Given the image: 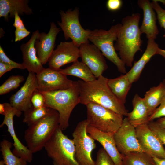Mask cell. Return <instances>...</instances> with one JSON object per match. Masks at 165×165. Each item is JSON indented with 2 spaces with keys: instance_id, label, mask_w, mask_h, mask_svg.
<instances>
[{
  "instance_id": "30bf717a",
  "label": "cell",
  "mask_w": 165,
  "mask_h": 165,
  "mask_svg": "<svg viewBox=\"0 0 165 165\" xmlns=\"http://www.w3.org/2000/svg\"><path fill=\"white\" fill-rule=\"evenodd\" d=\"M37 89L40 91L49 92L68 89L74 81L68 79L59 71L49 68H44L36 74Z\"/></svg>"
},
{
  "instance_id": "bcb514c9",
  "label": "cell",
  "mask_w": 165,
  "mask_h": 165,
  "mask_svg": "<svg viewBox=\"0 0 165 165\" xmlns=\"http://www.w3.org/2000/svg\"><path fill=\"white\" fill-rule=\"evenodd\" d=\"M0 165H6L3 160L0 161Z\"/></svg>"
},
{
  "instance_id": "5b68a950",
  "label": "cell",
  "mask_w": 165,
  "mask_h": 165,
  "mask_svg": "<svg viewBox=\"0 0 165 165\" xmlns=\"http://www.w3.org/2000/svg\"><path fill=\"white\" fill-rule=\"evenodd\" d=\"M58 127L44 148L53 165H79L75 158L73 139L69 138Z\"/></svg>"
},
{
  "instance_id": "b9f144b4",
  "label": "cell",
  "mask_w": 165,
  "mask_h": 165,
  "mask_svg": "<svg viewBox=\"0 0 165 165\" xmlns=\"http://www.w3.org/2000/svg\"><path fill=\"white\" fill-rule=\"evenodd\" d=\"M156 165H165V159H161L153 157Z\"/></svg>"
},
{
  "instance_id": "7bdbcfd3",
  "label": "cell",
  "mask_w": 165,
  "mask_h": 165,
  "mask_svg": "<svg viewBox=\"0 0 165 165\" xmlns=\"http://www.w3.org/2000/svg\"><path fill=\"white\" fill-rule=\"evenodd\" d=\"M157 54L160 55L165 58V50L159 48L158 50Z\"/></svg>"
},
{
  "instance_id": "83f0119b",
  "label": "cell",
  "mask_w": 165,
  "mask_h": 165,
  "mask_svg": "<svg viewBox=\"0 0 165 165\" xmlns=\"http://www.w3.org/2000/svg\"><path fill=\"white\" fill-rule=\"evenodd\" d=\"M13 144L6 139L0 143V151L6 165H27V162L15 156L11 150Z\"/></svg>"
},
{
  "instance_id": "7a4b0ae2",
  "label": "cell",
  "mask_w": 165,
  "mask_h": 165,
  "mask_svg": "<svg viewBox=\"0 0 165 165\" xmlns=\"http://www.w3.org/2000/svg\"><path fill=\"white\" fill-rule=\"evenodd\" d=\"M141 15L133 13L123 18L117 39L114 45L116 50L119 52V57L125 65L132 66L135 53L142 51L141 34L139 27Z\"/></svg>"
},
{
  "instance_id": "9c48e42d",
  "label": "cell",
  "mask_w": 165,
  "mask_h": 165,
  "mask_svg": "<svg viewBox=\"0 0 165 165\" xmlns=\"http://www.w3.org/2000/svg\"><path fill=\"white\" fill-rule=\"evenodd\" d=\"M61 21H57L63 31L65 39L69 38L79 47L82 44L89 42V29H85L81 26L79 19V9L75 7L72 10L60 12Z\"/></svg>"
},
{
  "instance_id": "6da1fadb",
  "label": "cell",
  "mask_w": 165,
  "mask_h": 165,
  "mask_svg": "<svg viewBox=\"0 0 165 165\" xmlns=\"http://www.w3.org/2000/svg\"><path fill=\"white\" fill-rule=\"evenodd\" d=\"M108 79L102 75L92 81H78L79 91V103H90L100 105L117 113L127 116L128 111L124 104L115 96L108 85Z\"/></svg>"
},
{
  "instance_id": "7c38bea8",
  "label": "cell",
  "mask_w": 165,
  "mask_h": 165,
  "mask_svg": "<svg viewBox=\"0 0 165 165\" xmlns=\"http://www.w3.org/2000/svg\"><path fill=\"white\" fill-rule=\"evenodd\" d=\"M5 112L4 120L0 125V127L6 125L8 131L12 137L14 147L13 152L16 156L20 157L27 162H31L33 159V153L27 146L24 145L17 137L13 125V117L14 116L19 117L22 114L20 112L12 106L10 103H4Z\"/></svg>"
},
{
  "instance_id": "60d3db41",
  "label": "cell",
  "mask_w": 165,
  "mask_h": 165,
  "mask_svg": "<svg viewBox=\"0 0 165 165\" xmlns=\"http://www.w3.org/2000/svg\"><path fill=\"white\" fill-rule=\"evenodd\" d=\"M155 122L159 126L165 129V116L158 119Z\"/></svg>"
},
{
  "instance_id": "74e56055",
  "label": "cell",
  "mask_w": 165,
  "mask_h": 165,
  "mask_svg": "<svg viewBox=\"0 0 165 165\" xmlns=\"http://www.w3.org/2000/svg\"><path fill=\"white\" fill-rule=\"evenodd\" d=\"M30 31L26 30H21L16 29L15 31V41H20L29 35Z\"/></svg>"
},
{
  "instance_id": "3957f363",
  "label": "cell",
  "mask_w": 165,
  "mask_h": 165,
  "mask_svg": "<svg viewBox=\"0 0 165 165\" xmlns=\"http://www.w3.org/2000/svg\"><path fill=\"white\" fill-rule=\"evenodd\" d=\"M45 99V106L57 111L59 115V128L65 130L69 126L71 114L79 103V91L77 81L66 89L49 92L40 91Z\"/></svg>"
},
{
  "instance_id": "f35d334b",
  "label": "cell",
  "mask_w": 165,
  "mask_h": 165,
  "mask_svg": "<svg viewBox=\"0 0 165 165\" xmlns=\"http://www.w3.org/2000/svg\"><path fill=\"white\" fill-rule=\"evenodd\" d=\"M13 26L16 29L21 30H26L23 21L17 13L15 15L14 22Z\"/></svg>"
},
{
  "instance_id": "277c9868",
  "label": "cell",
  "mask_w": 165,
  "mask_h": 165,
  "mask_svg": "<svg viewBox=\"0 0 165 165\" xmlns=\"http://www.w3.org/2000/svg\"><path fill=\"white\" fill-rule=\"evenodd\" d=\"M59 126V113L53 109L49 114L28 126L25 131L24 138L31 152L33 154L44 148Z\"/></svg>"
},
{
  "instance_id": "ac0fdd59",
  "label": "cell",
  "mask_w": 165,
  "mask_h": 165,
  "mask_svg": "<svg viewBox=\"0 0 165 165\" xmlns=\"http://www.w3.org/2000/svg\"><path fill=\"white\" fill-rule=\"evenodd\" d=\"M87 133L102 145L115 165H122V155L119 152L114 138V133L101 131L89 124Z\"/></svg>"
},
{
  "instance_id": "ffe728a7",
  "label": "cell",
  "mask_w": 165,
  "mask_h": 165,
  "mask_svg": "<svg viewBox=\"0 0 165 165\" xmlns=\"http://www.w3.org/2000/svg\"><path fill=\"white\" fill-rule=\"evenodd\" d=\"M138 3L143 13V20L140 27L141 32L145 34L148 39L155 40L159 31L156 24V13L151 2L148 0H139Z\"/></svg>"
},
{
  "instance_id": "8fae6325",
  "label": "cell",
  "mask_w": 165,
  "mask_h": 165,
  "mask_svg": "<svg viewBox=\"0 0 165 165\" xmlns=\"http://www.w3.org/2000/svg\"><path fill=\"white\" fill-rule=\"evenodd\" d=\"M114 138L117 148L122 155L134 151L145 152L138 142L135 127L127 117L123 119L121 127L114 133Z\"/></svg>"
},
{
  "instance_id": "d6986e66",
  "label": "cell",
  "mask_w": 165,
  "mask_h": 165,
  "mask_svg": "<svg viewBox=\"0 0 165 165\" xmlns=\"http://www.w3.org/2000/svg\"><path fill=\"white\" fill-rule=\"evenodd\" d=\"M39 33L38 30L34 31L29 41L22 44L20 46L23 56L22 63L29 73L37 74L44 68L37 56L35 47V42Z\"/></svg>"
},
{
  "instance_id": "ab89813d",
  "label": "cell",
  "mask_w": 165,
  "mask_h": 165,
  "mask_svg": "<svg viewBox=\"0 0 165 165\" xmlns=\"http://www.w3.org/2000/svg\"><path fill=\"white\" fill-rule=\"evenodd\" d=\"M14 68L12 66L0 61V77L8 72Z\"/></svg>"
},
{
  "instance_id": "cb8c5ba5",
  "label": "cell",
  "mask_w": 165,
  "mask_h": 165,
  "mask_svg": "<svg viewBox=\"0 0 165 165\" xmlns=\"http://www.w3.org/2000/svg\"><path fill=\"white\" fill-rule=\"evenodd\" d=\"M107 83L115 96L124 104L127 96L132 85L126 74L121 75L116 78L108 79Z\"/></svg>"
},
{
  "instance_id": "f546056e",
  "label": "cell",
  "mask_w": 165,
  "mask_h": 165,
  "mask_svg": "<svg viewBox=\"0 0 165 165\" xmlns=\"http://www.w3.org/2000/svg\"><path fill=\"white\" fill-rule=\"evenodd\" d=\"M25 79L23 76L12 75L0 86V95L5 94L17 89Z\"/></svg>"
},
{
  "instance_id": "ba28073f",
  "label": "cell",
  "mask_w": 165,
  "mask_h": 165,
  "mask_svg": "<svg viewBox=\"0 0 165 165\" xmlns=\"http://www.w3.org/2000/svg\"><path fill=\"white\" fill-rule=\"evenodd\" d=\"M88 125L86 119L79 122L72 134L75 158L79 165H95L91 154L96 145L95 140L87 132Z\"/></svg>"
},
{
  "instance_id": "8d00e7d4",
  "label": "cell",
  "mask_w": 165,
  "mask_h": 165,
  "mask_svg": "<svg viewBox=\"0 0 165 165\" xmlns=\"http://www.w3.org/2000/svg\"><path fill=\"white\" fill-rule=\"evenodd\" d=\"M123 2L121 0H108L106 6L108 10L111 11H115L119 10L122 7Z\"/></svg>"
},
{
  "instance_id": "4fadbf2b",
  "label": "cell",
  "mask_w": 165,
  "mask_h": 165,
  "mask_svg": "<svg viewBox=\"0 0 165 165\" xmlns=\"http://www.w3.org/2000/svg\"><path fill=\"white\" fill-rule=\"evenodd\" d=\"M79 47L81 61L88 67L96 78L102 75L108 66L101 51L89 42L82 44Z\"/></svg>"
},
{
  "instance_id": "9a60e30c",
  "label": "cell",
  "mask_w": 165,
  "mask_h": 165,
  "mask_svg": "<svg viewBox=\"0 0 165 165\" xmlns=\"http://www.w3.org/2000/svg\"><path fill=\"white\" fill-rule=\"evenodd\" d=\"M79 57V47L73 42H61L49 58V68L58 71L62 66L78 61Z\"/></svg>"
},
{
  "instance_id": "836d02e7",
  "label": "cell",
  "mask_w": 165,
  "mask_h": 165,
  "mask_svg": "<svg viewBox=\"0 0 165 165\" xmlns=\"http://www.w3.org/2000/svg\"><path fill=\"white\" fill-rule=\"evenodd\" d=\"M0 61L8 64L14 68H17L21 70L25 69L23 64L17 63L10 59L6 54L4 51L0 46Z\"/></svg>"
},
{
  "instance_id": "4316f807",
  "label": "cell",
  "mask_w": 165,
  "mask_h": 165,
  "mask_svg": "<svg viewBox=\"0 0 165 165\" xmlns=\"http://www.w3.org/2000/svg\"><path fill=\"white\" fill-rule=\"evenodd\" d=\"M122 155V165H156L153 157L145 152H132Z\"/></svg>"
},
{
  "instance_id": "d4e9b609",
  "label": "cell",
  "mask_w": 165,
  "mask_h": 165,
  "mask_svg": "<svg viewBox=\"0 0 165 165\" xmlns=\"http://www.w3.org/2000/svg\"><path fill=\"white\" fill-rule=\"evenodd\" d=\"M59 71L66 76H75L86 82L92 81L97 79L88 67L82 61H78L64 69H60Z\"/></svg>"
},
{
  "instance_id": "44dd1931",
  "label": "cell",
  "mask_w": 165,
  "mask_h": 165,
  "mask_svg": "<svg viewBox=\"0 0 165 165\" xmlns=\"http://www.w3.org/2000/svg\"><path fill=\"white\" fill-rule=\"evenodd\" d=\"M154 39H148L146 48L141 58L135 62L130 69L126 74L131 83L139 79L142 71L146 64L154 55L157 54L159 48Z\"/></svg>"
},
{
  "instance_id": "f6af8a7d",
  "label": "cell",
  "mask_w": 165,
  "mask_h": 165,
  "mask_svg": "<svg viewBox=\"0 0 165 165\" xmlns=\"http://www.w3.org/2000/svg\"><path fill=\"white\" fill-rule=\"evenodd\" d=\"M157 2L162 3L164 6L165 8V0H156Z\"/></svg>"
},
{
  "instance_id": "603a6c76",
  "label": "cell",
  "mask_w": 165,
  "mask_h": 165,
  "mask_svg": "<svg viewBox=\"0 0 165 165\" xmlns=\"http://www.w3.org/2000/svg\"><path fill=\"white\" fill-rule=\"evenodd\" d=\"M133 109L128 112L127 118L130 123L135 128L149 122L150 115L143 98L136 94L132 100Z\"/></svg>"
},
{
  "instance_id": "484cf974",
  "label": "cell",
  "mask_w": 165,
  "mask_h": 165,
  "mask_svg": "<svg viewBox=\"0 0 165 165\" xmlns=\"http://www.w3.org/2000/svg\"><path fill=\"white\" fill-rule=\"evenodd\" d=\"M164 94V86L162 82L146 92L143 99L150 116L161 104Z\"/></svg>"
},
{
  "instance_id": "d590c367",
  "label": "cell",
  "mask_w": 165,
  "mask_h": 165,
  "mask_svg": "<svg viewBox=\"0 0 165 165\" xmlns=\"http://www.w3.org/2000/svg\"><path fill=\"white\" fill-rule=\"evenodd\" d=\"M151 130L160 140L163 145H165V129L159 126L155 121H151L148 124Z\"/></svg>"
},
{
  "instance_id": "e575fe53",
  "label": "cell",
  "mask_w": 165,
  "mask_h": 165,
  "mask_svg": "<svg viewBox=\"0 0 165 165\" xmlns=\"http://www.w3.org/2000/svg\"><path fill=\"white\" fill-rule=\"evenodd\" d=\"M31 101L33 107L39 108L45 106V99L43 95L36 89L32 96Z\"/></svg>"
},
{
  "instance_id": "7402d4cb",
  "label": "cell",
  "mask_w": 165,
  "mask_h": 165,
  "mask_svg": "<svg viewBox=\"0 0 165 165\" xmlns=\"http://www.w3.org/2000/svg\"><path fill=\"white\" fill-rule=\"evenodd\" d=\"M28 0H0V17H4L6 21L14 18L17 13L19 15L33 14L28 5Z\"/></svg>"
},
{
  "instance_id": "1f68e13d",
  "label": "cell",
  "mask_w": 165,
  "mask_h": 165,
  "mask_svg": "<svg viewBox=\"0 0 165 165\" xmlns=\"http://www.w3.org/2000/svg\"><path fill=\"white\" fill-rule=\"evenodd\" d=\"M151 4L156 13L159 24L161 27L165 29V9L160 6L156 0H152Z\"/></svg>"
},
{
  "instance_id": "5bb4252c",
  "label": "cell",
  "mask_w": 165,
  "mask_h": 165,
  "mask_svg": "<svg viewBox=\"0 0 165 165\" xmlns=\"http://www.w3.org/2000/svg\"><path fill=\"white\" fill-rule=\"evenodd\" d=\"M148 124L135 128L138 142L144 152L152 157L165 159V149L163 145Z\"/></svg>"
},
{
  "instance_id": "d6a6232c",
  "label": "cell",
  "mask_w": 165,
  "mask_h": 165,
  "mask_svg": "<svg viewBox=\"0 0 165 165\" xmlns=\"http://www.w3.org/2000/svg\"><path fill=\"white\" fill-rule=\"evenodd\" d=\"M162 82L164 88V96L161 104L150 116L149 118L150 122L153 121L156 119L165 116V79H163Z\"/></svg>"
},
{
  "instance_id": "4dcf8cb0",
  "label": "cell",
  "mask_w": 165,
  "mask_h": 165,
  "mask_svg": "<svg viewBox=\"0 0 165 165\" xmlns=\"http://www.w3.org/2000/svg\"><path fill=\"white\" fill-rule=\"evenodd\" d=\"M95 165H115L103 148H100L97 153Z\"/></svg>"
},
{
  "instance_id": "ee69618b",
  "label": "cell",
  "mask_w": 165,
  "mask_h": 165,
  "mask_svg": "<svg viewBox=\"0 0 165 165\" xmlns=\"http://www.w3.org/2000/svg\"><path fill=\"white\" fill-rule=\"evenodd\" d=\"M5 106L4 103L0 104V114L4 115L5 112Z\"/></svg>"
},
{
  "instance_id": "2e32d148",
  "label": "cell",
  "mask_w": 165,
  "mask_h": 165,
  "mask_svg": "<svg viewBox=\"0 0 165 165\" xmlns=\"http://www.w3.org/2000/svg\"><path fill=\"white\" fill-rule=\"evenodd\" d=\"M37 87L36 75L33 72H29L23 85L10 97V104L20 112H26L33 106L31 98Z\"/></svg>"
},
{
  "instance_id": "f1b7e54d",
  "label": "cell",
  "mask_w": 165,
  "mask_h": 165,
  "mask_svg": "<svg viewBox=\"0 0 165 165\" xmlns=\"http://www.w3.org/2000/svg\"><path fill=\"white\" fill-rule=\"evenodd\" d=\"M53 109L46 106L39 108H35L33 106L24 112L23 122L29 126L49 114Z\"/></svg>"
},
{
  "instance_id": "e0dca14e",
  "label": "cell",
  "mask_w": 165,
  "mask_h": 165,
  "mask_svg": "<svg viewBox=\"0 0 165 165\" xmlns=\"http://www.w3.org/2000/svg\"><path fill=\"white\" fill-rule=\"evenodd\" d=\"M61 30L52 22L48 32L40 33L36 39L35 47L37 55L43 65L48 62L54 50L57 36Z\"/></svg>"
},
{
  "instance_id": "52a82bcc",
  "label": "cell",
  "mask_w": 165,
  "mask_h": 165,
  "mask_svg": "<svg viewBox=\"0 0 165 165\" xmlns=\"http://www.w3.org/2000/svg\"><path fill=\"white\" fill-rule=\"evenodd\" d=\"M87 108V121L88 124L105 133H115L121 127L123 115L98 104L89 103Z\"/></svg>"
},
{
  "instance_id": "8992f818",
  "label": "cell",
  "mask_w": 165,
  "mask_h": 165,
  "mask_svg": "<svg viewBox=\"0 0 165 165\" xmlns=\"http://www.w3.org/2000/svg\"><path fill=\"white\" fill-rule=\"evenodd\" d=\"M122 24L112 26L108 30L103 29H89L88 40L101 52L104 56L113 63L118 71L123 74L127 72L125 65L116 51L114 42L116 41L119 30Z\"/></svg>"
}]
</instances>
